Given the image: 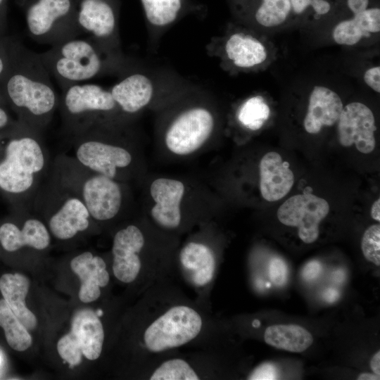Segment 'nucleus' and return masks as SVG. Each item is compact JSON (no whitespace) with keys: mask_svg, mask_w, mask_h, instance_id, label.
I'll list each match as a JSON object with an SVG mask.
<instances>
[{"mask_svg":"<svg viewBox=\"0 0 380 380\" xmlns=\"http://www.w3.org/2000/svg\"><path fill=\"white\" fill-rule=\"evenodd\" d=\"M51 165L42 132L17 119L0 130V194L11 210L32 211Z\"/></svg>","mask_w":380,"mask_h":380,"instance_id":"1","label":"nucleus"},{"mask_svg":"<svg viewBox=\"0 0 380 380\" xmlns=\"http://www.w3.org/2000/svg\"><path fill=\"white\" fill-rule=\"evenodd\" d=\"M39 53L13 37L9 67L0 89L16 119L42 133L58 107L59 97Z\"/></svg>","mask_w":380,"mask_h":380,"instance_id":"2","label":"nucleus"},{"mask_svg":"<svg viewBox=\"0 0 380 380\" xmlns=\"http://www.w3.org/2000/svg\"><path fill=\"white\" fill-rule=\"evenodd\" d=\"M50 172L80 198L94 222L110 221L120 213L124 194L115 179L84 167L65 153L54 158Z\"/></svg>","mask_w":380,"mask_h":380,"instance_id":"3","label":"nucleus"},{"mask_svg":"<svg viewBox=\"0 0 380 380\" xmlns=\"http://www.w3.org/2000/svg\"><path fill=\"white\" fill-rule=\"evenodd\" d=\"M32 211L43 221L51 236L61 242L88 232L94 222L80 198L50 171L34 197Z\"/></svg>","mask_w":380,"mask_h":380,"instance_id":"4","label":"nucleus"},{"mask_svg":"<svg viewBox=\"0 0 380 380\" xmlns=\"http://www.w3.org/2000/svg\"><path fill=\"white\" fill-rule=\"evenodd\" d=\"M108 49L89 37H74L51 46L39 53L41 59L61 89L101 75L108 67Z\"/></svg>","mask_w":380,"mask_h":380,"instance_id":"5","label":"nucleus"},{"mask_svg":"<svg viewBox=\"0 0 380 380\" xmlns=\"http://www.w3.org/2000/svg\"><path fill=\"white\" fill-rule=\"evenodd\" d=\"M58 107L65 132L70 137L111 122L119 110L110 90L92 83H80L62 89Z\"/></svg>","mask_w":380,"mask_h":380,"instance_id":"6","label":"nucleus"},{"mask_svg":"<svg viewBox=\"0 0 380 380\" xmlns=\"http://www.w3.org/2000/svg\"><path fill=\"white\" fill-rule=\"evenodd\" d=\"M106 125H97L70 137V155L84 167L116 179L120 171L130 167L134 158L129 148L107 136Z\"/></svg>","mask_w":380,"mask_h":380,"instance_id":"7","label":"nucleus"},{"mask_svg":"<svg viewBox=\"0 0 380 380\" xmlns=\"http://www.w3.org/2000/svg\"><path fill=\"white\" fill-rule=\"evenodd\" d=\"M26 23L34 41L51 46L82 34L72 0H36L27 9Z\"/></svg>","mask_w":380,"mask_h":380,"instance_id":"8","label":"nucleus"},{"mask_svg":"<svg viewBox=\"0 0 380 380\" xmlns=\"http://www.w3.org/2000/svg\"><path fill=\"white\" fill-rule=\"evenodd\" d=\"M201 327V317L195 310L177 305L166 311L146 329L145 345L154 353L177 348L196 338Z\"/></svg>","mask_w":380,"mask_h":380,"instance_id":"9","label":"nucleus"},{"mask_svg":"<svg viewBox=\"0 0 380 380\" xmlns=\"http://www.w3.org/2000/svg\"><path fill=\"white\" fill-rule=\"evenodd\" d=\"M103 340V327L98 315L90 308L80 309L72 317L70 332L58 341L57 350L70 367L77 366L83 356L89 360L98 359Z\"/></svg>","mask_w":380,"mask_h":380,"instance_id":"10","label":"nucleus"},{"mask_svg":"<svg viewBox=\"0 0 380 380\" xmlns=\"http://www.w3.org/2000/svg\"><path fill=\"white\" fill-rule=\"evenodd\" d=\"M51 241L46 226L31 210H11L0 222V247L7 253L27 249L42 252L49 248Z\"/></svg>","mask_w":380,"mask_h":380,"instance_id":"11","label":"nucleus"},{"mask_svg":"<svg viewBox=\"0 0 380 380\" xmlns=\"http://www.w3.org/2000/svg\"><path fill=\"white\" fill-rule=\"evenodd\" d=\"M329 211L328 202L310 193L293 196L278 209L277 215L282 224L298 228L299 238L305 243L315 242L319 234V223Z\"/></svg>","mask_w":380,"mask_h":380,"instance_id":"12","label":"nucleus"},{"mask_svg":"<svg viewBox=\"0 0 380 380\" xmlns=\"http://www.w3.org/2000/svg\"><path fill=\"white\" fill-rule=\"evenodd\" d=\"M214 126L212 114L194 108L182 113L170 126L165 143L172 153L187 155L198 149L209 138Z\"/></svg>","mask_w":380,"mask_h":380,"instance_id":"13","label":"nucleus"},{"mask_svg":"<svg viewBox=\"0 0 380 380\" xmlns=\"http://www.w3.org/2000/svg\"><path fill=\"white\" fill-rule=\"evenodd\" d=\"M338 139L345 147L355 145L362 153H369L375 148L376 130L372 111L366 105L353 102L346 105L337 121Z\"/></svg>","mask_w":380,"mask_h":380,"instance_id":"14","label":"nucleus"},{"mask_svg":"<svg viewBox=\"0 0 380 380\" xmlns=\"http://www.w3.org/2000/svg\"><path fill=\"white\" fill-rule=\"evenodd\" d=\"M76 16L82 33L109 50L116 44V15L107 0H80Z\"/></svg>","mask_w":380,"mask_h":380,"instance_id":"15","label":"nucleus"},{"mask_svg":"<svg viewBox=\"0 0 380 380\" xmlns=\"http://www.w3.org/2000/svg\"><path fill=\"white\" fill-rule=\"evenodd\" d=\"M144 245V235L134 224L116 232L112 247L113 272L119 281L130 283L136 279L141 269L139 253Z\"/></svg>","mask_w":380,"mask_h":380,"instance_id":"16","label":"nucleus"},{"mask_svg":"<svg viewBox=\"0 0 380 380\" xmlns=\"http://www.w3.org/2000/svg\"><path fill=\"white\" fill-rule=\"evenodd\" d=\"M150 192L156 203L151 211L154 220L165 228L177 227L181 221L179 205L184 184L178 180L159 178L152 182Z\"/></svg>","mask_w":380,"mask_h":380,"instance_id":"17","label":"nucleus"},{"mask_svg":"<svg viewBox=\"0 0 380 380\" xmlns=\"http://www.w3.org/2000/svg\"><path fill=\"white\" fill-rule=\"evenodd\" d=\"M70 265L80 280V300L84 303L96 300L101 296L100 288L107 286L110 279L103 259L84 251L74 256Z\"/></svg>","mask_w":380,"mask_h":380,"instance_id":"18","label":"nucleus"},{"mask_svg":"<svg viewBox=\"0 0 380 380\" xmlns=\"http://www.w3.org/2000/svg\"><path fill=\"white\" fill-rule=\"evenodd\" d=\"M260 189L262 196L268 201H276L284 197L294 183L293 172L281 156L268 152L260 163Z\"/></svg>","mask_w":380,"mask_h":380,"instance_id":"19","label":"nucleus"},{"mask_svg":"<svg viewBox=\"0 0 380 380\" xmlns=\"http://www.w3.org/2000/svg\"><path fill=\"white\" fill-rule=\"evenodd\" d=\"M343 108L342 101L335 91L322 86L315 87L310 96L303 122L305 129L310 134H317L323 126L334 125Z\"/></svg>","mask_w":380,"mask_h":380,"instance_id":"20","label":"nucleus"},{"mask_svg":"<svg viewBox=\"0 0 380 380\" xmlns=\"http://www.w3.org/2000/svg\"><path fill=\"white\" fill-rule=\"evenodd\" d=\"M110 91L120 111L134 114L150 102L153 87L148 77L134 73L116 83Z\"/></svg>","mask_w":380,"mask_h":380,"instance_id":"21","label":"nucleus"},{"mask_svg":"<svg viewBox=\"0 0 380 380\" xmlns=\"http://www.w3.org/2000/svg\"><path fill=\"white\" fill-rule=\"evenodd\" d=\"M30 286V279L20 273H6L0 277V291L11 310L28 331L37 326V319L27 307L25 298Z\"/></svg>","mask_w":380,"mask_h":380,"instance_id":"22","label":"nucleus"},{"mask_svg":"<svg viewBox=\"0 0 380 380\" xmlns=\"http://www.w3.org/2000/svg\"><path fill=\"white\" fill-rule=\"evenodd\" d=\"M179 260L195 285L205 286L212 280L215 261L213 253L207 246L195 242L189 243L182 249Z\"/></svg>","mask_w":380,"mask_h":380,"instance_id":"23","label":"nucleus"},{"mask_svg":"<svg viewBox=\"0 0 380 380\" xmlns=\"http://www.w3.org/2000/svg\"><path fill=\"white\" fill-rule=\"evenodd\" d=\"M379 30L380 9L371 8L337 24L333 31V38L338 44L352 46Z\"/></svg>","mask_w":380,"mask_h":380,"instance_id":"24","label":"nucleus"},{"mask_svg":"<svg viewBox=\"0 0 380 380\" xmlns=\"http://www.w3.org/2000/svg\"><path fill=\"white\" fill-rule=\"evenodd\" d=\"M265 343L278 349L302 353L313 342L311 334L296 324H276L268 327L264 334Z\"/></svg>","mask_w":380,"mask_h":380,"instance_id":"25","label":"nucleus"},{"mask_svg":"<svg viewBox=\"0 0 380 380\" xmlns=\"http://www.w3.org/2000/svg\"><path fill=\"white\" fill-rule=\"evenodd\" d=\"M225 49L229 58L240 68L260 64L267 58L262 44L253 37L243 33L232 34L226 43Z\"/></svg>","mask_w":380,"mask_h":380,"instance_id":"26","label":"nucleus"},{"mask_svg":"<svg viewBox=\"0 0 380 380\" xmlns=\"http://www.w3.org/2000/svg\"><path fill=\"white\" fill-rule=\"evenodd\" d=\"M0 327L9 346L16 351L30 348L32 338L28 330L11 310L4 298L0 299Z\"/></svg>","mask_w":380,"mask_h":380,"instance_id":"27","label":"nucleus"},{"mask_svg":"<svg viewBox=\"0 0 380 380\" xmlns=\"http://www.w3.org/2000/svg\"><path fill=\"white\" fill-rule=\"evenodd\" d=\"M147 20L153 25L173 22L182 7L181 0H141Z\"/></svg>","mask_w":380,"mask_h":380,"instance_id":"28","label":"nucleus"},{"mask_svg":"<svg viewBox=\"0 0 380 380\" xmlns=\"http://www.w3.org/2000/svg\"><path fill=\"white\" fill-rule=\"evenodd\" d=\"M292 11L290 0H262L255 18L265 27H274L283 23Z\"/></svg>","mask_w":380,"mask_h":380,"instance_id":"29","label":"nucleus"},{"mask_svg":"<svg viewBox=\"0 0 380 380\" xmlns=\"http://www.w3.org/2000/svg\"><path fill=\"white\" fill-rule=\"evenodd\" d=\"M270 110L260 96L251 97L241 106L238 119L246 127L251 130L259 129L269 118Z\"/></svg>","mask_w":380,"mask_h":380,"instance_id":"30","label":"nucleus"},{"mask_svg":"<svg viewBox=\"0 0 380 380\" xmlns=\"http://www.w3.org/2000/svg\"><path fill=\"white\" fill-rule=\"evenodd\" d=\"M151 380H198V376L192 367L182 359L164 362L150 377Z\"/></svg>","mask_w":380,"mask_h":380,"instance_id":"31","label":"nucleus"},{"mask_svg":"<svg viewBox=\"0 0 380 380\" xmlns=\"http://www.w3.org/2000/svg\"><path fill=\"white\" fill-rule=\"evenodd\" d=\"M361 248L367 260L380 265V225L373 224L364 232Z\"/></svg>","mask_w":380,"mask_h":380,"instance_id":"32","label":"nucleus"},{"mask_svg":"<svg viewBox=\"0 0 380 380\" xmlns=\"http://www.w3.org/2000/svg\"><path fill=\"white\" fill-rule=\"evenodd\" d=\"M292 11L296 14L304 13L308 8L318 15H325L331 10V4L327 0H290Z\"/></svg>","mask_w":380,"mask_h":380,"instance_id":"33","label":"nucleus"},{"mask_svg":"<svg viewBox=\"0 0 380 380\" xmlns=\"http://www.w3.org/2000/svg\"><path fill=\"white\" fill-rule=\"evenodd\" d=\"M269 275L271 281L277 286H284L287 281L288 268L284 260L274 258L270 262Z\"/></svg>","mask_w":380,"mask_h":380,"instance_id":"34","label":"nucleus"},{"mask_svg":"<svg viewBox=\"0 0 380 380\" xmlns=\"http://www.w3.org/2000/svg\"><path fill=\"white\" fill-rule=\"evenodd\" d=\"M13 39V37L0 36V81L10 65Z\"/></svg>","mask_w":380,"mask_h":380,"instance_id":"35","label":"nucleus"},{"mask_svg":"<svg viewBox=\"0 0 380 380\" xmlns=\"http://www.w3.org/2000/svg\"><path fill=\"white\" fill-rule=\"evenodd\" d=\"M279 372L275 365L272 362H264L258 365L250 374V380H274L277 379Z\"/></svg>","mask_w":380,"mask_h":380,"instance_id":"36","label":"nucleus"},{"mask_svg":"<svg viewBox=\"0 0 380 380\" xmlns=\"http://www.w3.org/2000/svg\"><path fill=\"white\" fill-rule=\"evenodd\" d=\"M11 112L0 89V130L8 127L16 120V118H13Z\"/></svg>","mask_w":380,"mask_h":380,"instance_id":"37","label":"nucleus"},{"mask_svg":"<svg viewBox=\"0 0 380 380\" xmlns=\"http://www.w3.org/2000/svg\"><path fill=\"white\" fill-rule=\"evenodd\" d=\"M366 84L375 91L380 92V67L376 66L368 69L364 75Z\"/></svg>","mask_w":380,"mask_h":380,"instance_id":"38","label":"nucleus"},{"mask_svg":"<svg viewBox=\"0 0 380 380\" xmlns=\"http://www.w3.org/2000/svg\"><path fill=\"white\" fill-rule=\"evenodd\" d=\"M321 272V263L317 260H312L304 266L302 276L306 281H312L319 276Z\"/></svg>","mask_w":380,"mask_h":380,"instance_id":"39","label":"nucleus"},{"mask_svg":"<svg viewBox=\"0 0 380 380\" xmlns=\"http://www.w3.org/2000/svg\"><path fill=\"white\" fill-rule=\"evenodd\" d=\"M349 9L354 13H359L367 9L369 0H347Z\"/></svg>","mask_w":380,"mask_h":380,"instance_id":"40","label":"nucleus"},{"mask_svg":"<svg viewBox=\"0 0 380 380\" xmlns=\"http://www.w3.org/2000/svg\"><path fill=\"white\" fill-rule=\"evenodd\" d=\"M370 367L374 374L380 376V351L378 350L372 357Z\"/></svg>","mask_w":380,"mask_h":380,"instance_id":"41","label":"nucleus"},{"mask_svg":"<svg viewBox=\"0 0 380 380\" xmlns=\"http://www.w3.org/2000/svg\"><path fill=\"white\" fill-rule=\"evenodd\" d=\"M4 0H0V36H4L6 34V23L4 17Z\"/></svg>","mask_w":380,"mask_h":380,"instance_id":"42","label":"nucleus"},{"mask_svg":"<svg viewBox=\"0 0 380 380\" xmlns=\"http://www.w3.org/2000/svg\"><path fill=\"white\" fill-rule=\"evenodd\" d=\"M380 199L378 198L372 205L371 216L372 217L379 222L380 221Z\"/></svg>","mask_w":380,"mask_h":380,"instance_id":"43","label":"nucleus"},{"mask_svg":"<svg viewBox=\"0 0 380 380\" xmlns=\"http://www.w3.org/2000/svg\"><path fill=\"white\" fill-rule=\"evenodd\" d=\"M338 296V292L334 289H329L324 293V298L329 302H334Z\"/></svg>","mask_w":380,"mask_h":380,"instance_id":"44","label":"nucleus"},{"mask_svg":"<svg viewBox=\"0 0 380 380\" xmlns=\"http://www.w3.org/2000/svg\"><path fill=\"white\" fill-rule=\"evenodd\" d=\"M379 379V376L369 373H362L357 378V380H376Z\"/></svg>","mask_w":380,"mask_h":380,"instance_id":"45","label":"nucleus"},{"mask_svg":"<svg viewBox=\"0 0 380 380\" xmlns=\"http://www.w3.org/2000/svg\"><path fill=\"white\" fill-rule=\"evenodd\" d=\"M0 364H1V356H0Z\"/></svg>","mask_w":380,"mask_h":380,"instance_id":"46","label":"nucleus"}]
</instances>
